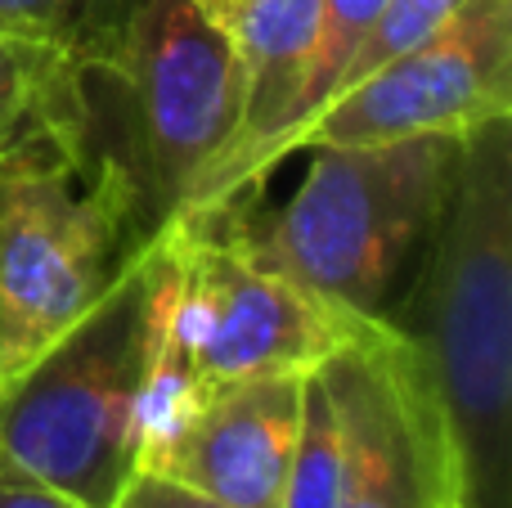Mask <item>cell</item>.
<instances>
[{"label":"cell","mask_w":512,"mask_h":508,"mask_svg":"<svg viewBox=\"0 0 512 508\" xmlns=\"http://www.w3.org/2000/svg\"><path fill=\"white\" fill-rule=\"evenodd\" d=\"M387 324L414 347L459 468V508L512 504V117L463 144L454 194Z\"/></svg>","instance_id":"1"},{"label":"cell","mask_w":512,"mask_h":508,"mask_svg":"<svg viewBox=\"0 0 512 508\" xmlns=\"http://www.w3.org/2000/svg\"><path fill=\"white\" fill-rule=\"evenodd\" d=\"M463 144L468 135H418L373 149H310L306 180L279 212H252V194L198 212L333 311L387 320L454 194Z\"/></svg>","instance_id":"2"},{"label":"cell","mask_w":512,"mask_h":508,"mask_svg":"<svg viewBox=\"0 0 512 508\" xmlns=\"http://www.w3.org/2000/svg\"><path fill=\"white\" fill-rule=\"evenodd\" d=\"M153 284L158 234L86 320L0 383V482H32L81 508H113L135 473V392Z\"/></svg>","instance_id":"3"},{"label":"cell","mask_w":512,"mask_h":508,"mask_svg":"<svg viewBox=\"0 0 512 508\" xmlns=\"http://www.w3.org/2000/svg\"><path fill=\"white\" fill-rule=\"evenodd\" d=\"M63 153L0 167V383L86 320L153 239L140 189L113 153L95 176Z\"/></svg>","instance_id":"4"},{"label":"cell","mask_w":512,"mask_h":508,"mask_svg":"<svg viewBox=\"0 0 512 508\" xmlns=\"http://www.w3.org/2000/svg\"><path fill=\"white\" fill-rule=\"evenodd\" d=\"M86 81L117 99V140L104 153L135 180L158 234L239 140L248 113L239 54L203 0H144L108 68Z\"/></svg>","instance_id":"5"},{"label":"cell","mask_w":512,"mask_h":508,"mask_svg":"<svg viewBox=\"0 0 512 508\" xmlns=\"http://www.w3.org/2000/svg\"><path fill=\"white\" fill-rule=\"evenodd\" d=\"M167 329L203 392L261 374H310L364 324L261 266L207 212L162 225Z\"/></svg>","instance_id":"6"},{"label":"cell","mask_w":512,"mask_h":508,"mask_svg":"<svg viewBox=\"0 0 512 508\" xmlns=\"http://www.w3.org/2000/svg\"><path fill=\"white\" fill-rule=\"evenodd\" d=\"M512 117V0H468L423 45L337 90L292 149H373Z\"/></svg>","instance_id":"7"},{"label":"cell","mask_w":512,"mask_h":508,"mask_svg":"<svg viewBox=\"0 0 512 508\" xmlns=\"http://www.w3.org/2000/svg\"><path fill=\"white\" fill-rule=\"evenodd\" d=\"M342 419L337 508H450L459 468L414 347L373 320L319 365Z\"/></svg>","instance_id":"8"},{"label":"cell","mask_w":512,"mask_h":508,"mask_svg":"<svg viewBox=\"0 0 512 508\" xmlns=\"http://www.w3.org/2000/svg\"><path fill=\"white\" fill-rule=\"evenodd\" d=\"M301 383L306 374H261L212 387L144 468L230 508H279Z\"/></svg>","instance_id":"9"},{"label":"cell","mask_w":512,"mask_h":508,"mask_svg":"<svg viewBox=\"0 0 512 508\" xmlns=\"http://www.w3.org/2000/svg\"><path fill=\"white\" fill-rule=\"evenodd\" d=\"M95 90L54 45L0 32V167L32 153L90 162Z\"/></svg>","instance_id":"10"},{"label":"cell","mask_w":512,"mask_h":508,"mask_svg":"<svg viewBox=\"0 0 512 508\" xmlns=\"http://www.w3.org/2000/svg\"><path fill=\"white\" fill-rule=\"evenodd\" d=\"M144 0H0V32L54 45L81 72L108 68Z\"/></svg>","instance_id":"11"},{"label":"cell","mask_w":512,"mask_h":508,"mask_svg":"<svg viewBox=\"0 0 512 508\" xmlns=\"http://www.w3.org/2000/svg\"><path fill=\"white\" fill-rule=\"evenodd\" d=\"M337 486H342V419L324 374L310 369L301 383V419L279 508H337Z\"/></svg>","instance_id":"12"},{"label":"cell","mask_w":512,"mask_h":508,"mask_svg":"<svg viewBox=\"0 0 512 508\" xmlns=\"http://www.w3.org/2000/svg\"><path fill=\"white\" fill-rule=\"evenodd\" d=\"M382 5H387V0H319V41H315V59H310L306 77H301L297 99H292V108H288V122H283L279 140L270 144V158H265V176H270V171L292 153V140H297L301 126H306L310 117H315L319 108L328 104V95H333V86H337V77H342L346 59H351L355 41H360L364 27L378 18Z\"/></svg>","instance_id":"13"},{"label":"cell","mask_w":512,"mask_h":508,"mask_svg":"<svg viewBox=\"0 0 512 508\" xmlns=\"http://www.w3.org/2000/svg\"><path fill=\"white\" fill-rule=\"evenodd\" d=\"M113 508H230L221 500H207V495L189 491V486L171 482L162 473H149V468H135L131 482L122 486V495L113 500Z\"/></svg>","instance_id":"14"},{"label":"cell","mask_w":512,"mask_h":508,"mask_svg":"<svg viewBox=\"0 0 512 508\" xmlns=\"http://www.w3.org/2000/svg\"><path fill=\"white\" fill-rule=\"evenodd\" d=\"M0 508H81V504L32 482H0Z\"/></svg>","instance_id":"15"},{"label":"cell","mask_w":512,"mask_h":508,"mask_svg":"<svg viewBox=\"0 0 512 508\" xmlns=\"http://www.w3.org/2000/svg\"><path fill=\"white\" fill-rule=\"evenodd\" d=\"M450 508H459V500H454V504H450Z\"/></svg>","instance_id":"16"}]
</instances>
